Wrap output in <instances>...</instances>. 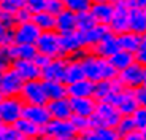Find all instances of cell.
<instances>
[{
	"instance_id": "6da1fadb",
	"label": "cell",
	"mask_w": 146,
	"mask_h": 140,
	"mask_svg": "<svg viewBox=\"0 0 146 140\" xmlns=\"http://www.w3.org/2000/svg\"><path fill=\"white\" fill-rule=\"evenodd\" d=\"M81 65H83L84 78H88L92 83H99L105 80H114L117 77V72L110 64L108 59L97 56L92 51H86L80 56Z\"/></svg>"
},
{
	"instance_id": "7a4b0ae2",
	"label": "cell",
	"mask_w": 146,
	"mask_h": 140,
	"mask_svg": "<svg viewBox=\"0 0 146 140\" xmlns=\"http://www.w3.org/2000/svg\"><path fill=\"white\" fill-rule=\"evenodd\" d=\"M35 48L38 54H43L49 59L60 57L64 56L62 53V40H60V33L56 30H46L41 32L38 40L35 43Z\"/></svg>"
},
{
	"instance_id": "3957f363",
	"label": "cell",
	"mask_w": 146,
	"mask_h": 140,
	"mask_svg": "<svg viewBox=\"0 0 146 140\" xmlns=\"http://www.w3.org/2000/svg\"><path fill=\"white\" fill-rule=\"evenodd\" d=\"M121 116L119 110L116 108V105L111 102H97L94 115L91 116L92 127L94 126H100V127H116V124L119 123Z\"/></svg>"
},
{
	"instance_id": "277c9868",
	"label": "cell",
	"mask_w": 146,
	"mask_h": 140,
	"mask_svg": "<svg viewBox=\"0 0 146 140\" xmlns=\"http://www.w3.org/2000/svg\"><path fill=\"white\" fill-rule=\"evenodd\" d=\"M19 97L27 105H46L48 97H46V92H44L43 80L40 78V80L24 81L22 89L19 92Z\"/></svg>"
},
{
	"instance_id": "5b68a950",
	"label": "cell",
	"mask_w": 146,
	"mask_h": 140,
	"mask_svg": "<svg viewBox=\"0 0 146 140\" xmlns=\"http://www.w3.org/2000/svg\"><path fill=\"white\" fill-rule=\"evenodd\" d=\"M24 102L21 97H2L0 99V123L13 126L19 118H22Z\"/></svg>"
},
{
	"instance_id": "8992f818",
	"label": "cell",
	"mask_w": 146,
	"mask_h": 140,
	"mask_svg": "<svg viewBox=\"0 0 146 140\" xmlns=\"http://www.w3.org/2000/svg\"><path fill=\"white\" fill-rule=\"evenodd\" d=\"M145 72L146 69L143 65L137 62H132L129 67H125L124 70L117 72V83H119L122 88H127V89H133L135 91L137 88L143 85V78H145Z\"/></svg>"
},
{
	"instance_id": "52a82bcc",
	"label": "cell",
	"mask_w": 146,
	"mask_h": 140,
	"mask_svg": "<svg viewBox=\"0 0 146 140\" xmlns=\"http://www.w3.org/2000/svg\"><path fill=\"white\" fill-rule=\"evenodd\" d=\"M41 30L38 29L32 19L24 22H18L13 26V43H21V45H35Z\"/></svg>"
},
{
	"instance_id": "ba28073f",
	"label": "cell",
	"mask_w": 146,
	"mask_h": 140,
	"mask_svg": "<svg viewBox=\"0 0 146 140\" xmlns=\"http://www.w3.org/2000/svg\"><path fill=\"white\" fill-rule=\"evenodd\" d=\"M129 13H130V3H129V0L114 2L113 18H111V21L108 24V29L114 35H119V33L129 30Z\"/></svg>"
},
{
	"instance_id": "9c48e42d",
	"label": "cell",
	"mask_w": 146,
	"mask_h": 140,
	"mask_svg": "<svg viewBox=\"0 0 146 140\" xmlns=\"http://www.w3.org/2000/svg\"><path fill=\"white\" fill-rule=\"evenodd\" d=\"M24 80L16 73V70L11 69L0 73V97H16L22 89Z\"/></svg>"
},
{
	"instance_id": "30bf717a",
	"label": "cell",
	"mask_w": 146,
	"mask_h": 140,
	"mask_svg": "<svg viewBox=\"0 0 146 140\" xmlns=\"http://www.w3.org/2000/svg\"><path fill=\"white\" fill-rule=\"evenodd\" d=\"M60 40H62L64 57H80L83 53L88 51L86 45H84V40H83V33L80 30L60 35Z\"/></svg>"
},
{
	"instance_id": "8fae6325",
	"label": "cell",
	"mask_w": 146,
	"mask_h": 140,
	"mask_svg": "<svg viewBox=\"0 0 146 140\" xmlns=\"http://www.w3.org/2000/svg\"><path fill=\"white\" fill-rule=\"evenodd\" d=\"M111 103L116 105V108L119 110V113L122 116H130L133 111L138 108V102L135 97V91L127 88H121L114 99L111 100Z\"/></svg>"
},
{
	"instance_id": "7c38bea8",
	"label": "cell",
	"mask_w": 146,
	"mask_h": 140,
	"mask_svg": "<svg viewBox=\"0 0 146 140\" xmlns=\"http://www.w3.org/2000/svg\"><path fill=\"white\" fill-rule=\"evenodd\" d=\"M43 134L48 137H51V139H54V140L76 135L70 119H49L43 126Z\"/></svg>"
},
{
	"instance_id": "4fadbf2b",
	"label": "cell",
	"mask_w": 146,
	"mask_h": 140,
	"mask_svg": "<svg viewBox=\"0 0 146 140\" xmlns=\"http://www.w3.org/2000/svg\"><path fill=\"white\" fill-rule=\"evenodd\" d=\"M122 86L117 83V80H105V81H99L94 86V99L97 102H111L114 99L119 89Z\"/></svg>"
},
{
	"instance_id": "5bb4252c",
	"label": "cell",
	"mask_w": 146,
	"mask_h": 140,
	"mask_svg": "<svg viewBox=\"0 0 146 140\" xmlns=\"http://www.w3.org/2000/svg\"><path fill=\"white\" fill-rule=\"evenodd\" d=\"M65 64L67 57H54L46 65L41 69V80L46 81H64V73H65Z\"/></svg>"
},
{
	"instance_id": "9a60e30c",
	"label": "cell",
	"mask_w": 146,
	"mask_h": 140,
	"mask_svg": "<svg viewBox=\"0 0 146 140\" xmlns=\"http://www.w3.org/2000/svg\"><path fill=\"white\" fill-rule=\"evenodd\" d=\"M46 107H48L49 115H51V119H70L73 115L68 97L48 100Z\"/></svg>"
},
{
	"instance_id": "2e32d148",
	"label": "cell",
	"mask_w": 146,
	"mask_h": 140,
	"mask_svg": "<svg viewBox=\"0 0 146 140\" xmlns=\"http://www.w3.org/2000/svg\"><path fill=\"white\" fill-rule=\"evenodd\" d=\"M75 30H78V15L64 8L59 15H56V32L65 35Z\"/></svg>"
},
{
	"instance_id": "e0dca14e",
	"label": "cell",
	"mask_w": 146,
	"mask_h": 140,
	"mask_svg": "<svg viewBox=\"0 0 146 140\" xmlns=\"http://www.w3.org/2000/svg\"><path fill=\"white\" fill-rule=\"evenodd\" d=\"M22 118H26V119H29V121H32V123H35V124L43 127V126L51 119V115L48 111L46 105H27V103H24Z\"/></svg>"
},
{
	"instance_id": "ac0fdd59",
	"label": "cell",
	"mask_w": 146,
	"mask_h": 140,
	"mask_svg": "<svg viewBox=\"0 0 146 140\" xmlns=\"http://www.w3.org/2000/svg\"><path fill=\"white\" fill-rule=\"evenodd\" d=\"M11 67L16 70V73L24 81L40 80L41 78V69L36 65L33 59L32 61H15Z\"/></svg>"
},
{
	"instance_id": "d6986e66",
	"label": "cell",
	"mask_w": 146,
	"mask_h": 140,
	"mask_svg": "<svg viewBox=\"0 0 146 140\" xmlns=\"http://www.w3.org/2000/svg\"><path fill=\"white\" fill-rule=\"evenodd\" d=\"M114 11V2H100V3H92L89 8V13L92 15L94 21L97 24L108 26Z\"/></svg>"
},
{
	"instance_id": "ffe728a7",
	"label": "cell",
	"mask_w": 146,
	"mask_h": 140,
	"mask_svg": "<svg viewBox=\"0 0 146 140\" xmlns=\"http://www.w3.org/2000/svg\"><path fill=\"white\" fill-rule=\"evenodd\" d=\"M129 30L135 32L141 37L146 35V8L132 7L129 13Z\"/></svg>"
},
{
	"instance_id": "44dd1931",
	"label": "cell",
	"mask_w": 146,
	"mask_h": 140,
	"mask_svg": "<svg viewBox=\"0 0 146 140\" xmlns=\"http://www.w3.org/2000/svg\"><path fill=\"white\" fill-rule=\"evenodd\" d=\"M78 140H121V135L114 127H100L94 126L89 131L80 134Z\"/></svg>"
},
{
	"instance_id": "7402d4cb",
	"label": "cell",
	"mask_w": 146,
	"mask_h": 140,
	"mask_svg": "<svg viewBox=\"0 0 146 140\" xmlns=\"http://www.w3.org/2000/svg\"><path fill=\"white\" fill-rule=\"evenodd\" d=\"M81 33H83V40H84V45H86V49L91 51V49L94 48V46H97L108 33H111V30L108 29V26L95 24L91 29H88L86 32H81Z\"/></svg>"
},
{
	"instance_id": "603a6c76",
	"label": "cell",
	"mask_w": 146,
	"mask_h": 140,
	"mask_svg": "<svg viewBox=\"0 0 146 140\" xmlns=\"http://www.w3.org/2000/svg\"><path fill=\"white\" fill-rule=\"evenodd\" d=\"M94 86H95V83L89 81L88 78L70 83V85H67V97L68 99H75V97H94Z\"/></svg>"
},
{
	"instance_id": "cb8c5ba5",
	"label": "cell",
	"mask_w": 146,
	"mask_h": 140,
	"mask_svg": "<svg viewBox=\"0 0 146 140\" xmlns=\"http://www.w3.org/2000/svg\"><path fill=\"white\" fill-rule=\"evenodd\" d=\"M70 105H72L73 115L91 118L97 107V100L94 97H75V99H70Z\"/></svg>"
},
{
	"instance_id": "d4e9b609",
	"label": "cell",
	"mask_w": 146,
	"mask_h": 140,
	"mask_svg": "<svg viewBox=\"0 0 146 140\" xmlns=\"http://www.w3.org/2000/svg\"><path fill=\"white\" fill-rule=\"evenodd\" d=\"M13 126H15L16 132L19 134V137L27 139V140H35L36 137H40L43 134V127L41 126L35 124V123L29 121L26 118H19Z\"/></svg>"
},
{
	"instance_id": "484cf974",
	"label": "cell",
	"mask_w": 146,
	"mask_h": 140,
	"mask_svg": "<svg viewBox=\"0 0 146 140\" xmlns=\"http://www.w3.org/2000/svg\"><path fill=\"white\" fill-rule=\"evenodd\" d=\"M13 62L15 61H32L36 56V48L35 45H21V43H13L8 46Z\"/></svg>"
},
{
	"instance_id": "4316f807",
	"label": "cell",
	"mask_w": 146,
	"mask_h": 140,
	"mask_svg": "<svg viewBox=\"0 0 146 140\" xmlns=\"http://www.w3.org/2000/svg\"><path fill=\"white\" fill-rule=\"evenodd\" d=\"M83 78H84V72H83V65H81L80 57H67L64 83L70 85V83H75V81L83 80Z\"/></svg>"
},
{
	"instance_id": "83f0119b",
	"label": "cell",
	"mask_w": 146,
	"mask_h": 140,
	"mask_svg": "<svg viewBox=\"0 0 146 140\" xmlns=\"http://www.w3.org/2000/svg\"><path fill=\"white\" fill-rule=\"evenodd\" d=\"M117 49H119V46H117V38H116V35L111 32V33H108V35H106V37L103 38L97 46H94L91 51L95 53L97 56L105 57V59H110Z\"/></svg>"
},
{
	"instance_id": "f1b7e54d",
	"label": "cell",
	"mask_w": 146,
	"mask_h": 140,
	"mask_svg": "<svg viewBox=\"0 0 146 140\" xmlns=\"http://www.w3.org/2000/svg\"><path fill=\"white\" fill-rule=\"evenodd\" d=\"M116 38H117V46H119V49L129 51V53H132V54L138 49L140 43H141V40H143L141 35H138V33H135V32H130V30L116 35Z\"/></svg>"
},
{
	"instance_id": "f546056e",
	"label": "cell",
	"mask_w": 146,
	"mask_h": 140,
	"mask_svg": "<svg viewBox=\"0 0 146 140\" xmlns=\"http://www.w3.org/2000/svg\"><path fill=\"white\" fill-rule=\"evenodd\" d=\"M43 86H44V92H46L48 100L67 97V85L64 81H46V80H43Z\"/></svg>"
},
{
	"instance_id": "4dcf8cb0",
	"label": "cell",
	"mask_w": 146,
	"mask_h": 140,
	"mask_svg": "<svg viewBox=\"0 0 146 140\" xmlns=\"http://www.w3.org/2000/svg\"><path fill=\"white\" fill-rule=\"evenodd\" d=\"M110 64L114 67L116 72H121V70H124L125 67H129L132 62H135L133 59V54L129 51H124V49H117L111 57H110Z\"/></svg>"
},
{
	"instance_id": "1f68e13d",
	"label": "cell",
	"mask_w": 146,
	"mask_h": 140,
	"mask_svg": "<svg viewBox=\"0 0 146 140\" xmlns=\"http://www.w3.org/2000/svg\"><path fill=\"white\" fill-rule=\"evenodd\" d=\"M32 21L38 26V29H40L41 32H46V30H56V16L51 15V13H48L46 10L32 15Z\"/></svg>"
},
{
	"instance_id": "d6a6232c",
	"label": "cell",
	"mask_w": 146,
	"mask_h": 140,
	"mask_svg": "<svg viewBox=\"0 0 146 140\" xmlns=\"http://www.w3.org/2000/svg\"><path fill=\"white\" fill-rule=\"evenodd\" d=\"M62 2H64V8L68 11H73L75 15L89 11V8L92 5L91 0H62Z\"/></svg>"
},
{
	"instance_id": "836d02e7",
	"label": "cell",
	"mask_w": 146,
	"mask_h": 140,
	"mask_svg": "<svg viewBox=\"0 0 146 140\" xmlns=\"http://www.w3.org/2000/svg\"><path fill=\"white\" fill-rule=\"evenodd\" d=\"M70 123H72L73 129L76 132V135L80 134L86 132L92 127V123H91V118H86V116H78V115H72V118H70Z\"/></svg>"
},
{
	"instance_id": "e575fe53",
	"label": "cell",
	"mask_w": 146,
	"mask_h": 140,
	"mask_svg": "<svg viewBox=\"0 0 146 140\" xmlns=\"http://www.w3.org/2000/svg\"><path fill=\"white\" fill-rule=\"evenodd\" d=\"M114 129L117 131V134L121 135V139L124 135H127V134H130L132 131H135V123H133V119H132V116H121L119 123L116 124V127Z\"/></svg>"
},
{
	"instance_id": "d590c367",
	"label": "cell",
	"mask_w": 146,
	"mask_h": 140,
	"mask_svg": "<svg viewBox=\"0 0 146 140\" xmlns=\"http://www.w3.org/2000/svg\"><path fill=\"white\" fill-rule=\"evenodd\" d=\"M26 2L27 0H2L0 2V10L10 15H15L16 11L26 8Z\"/></svg>"
},
{
	"instance_id": "8d00e7d4",
	"label": "cell",
	"mask_w": 146,
	"mask_h": 140,
	"mask_svg": "<svg viewBox=\"0 0 146 140\" xmlns=\"http://www.w3.org/2000/svg\"><path fill=\"white\" fill-rule=\"evenodd\" d=\"M13 45V27L0 21V48H8Z\"/></svg>"
},
{
	"instance_id": "74e56055",
	"label": "cell",
	"mask_w": 146,
	"mask_h": 140,
	"mask_svg": "<svg viewBox=\"0 0 146 140\" xmlns=\"http://www.w3.org/2000/svg\"><path fill=\"white\" fill-rule=\"evenodd\" d=\"M95 24H97V22L94 21V18H92V15L89 11H84V13H80V15H78V30H80V32H86V30L91 29Z\"/></svg>"
},
{
	"instance_id": "f35d334b",
	"label": "cell",
	"mask_w": 146,
	"mask_h": 140,
	"mask_svg": "<svg viewBox=\"0 0 146 140\" xmlns=\"http://www.w3.org/2000/svg\"><path fill=\"white\" fill-rule=\"evenodd\" d=\"M130 116H132V119H133V123H135V127L138 131H145L146 129V108L138 107Z\"/></svg>"
},
{
	"instance_id": "ab89813d",
	"label": "cell",
	"mask_w": 146,
	"mask_h": 140,
	"mask_svg": "<svg viewBox=\"0 0 146 140\" xmlns=\"http://www.w3.org/2000/svg\"><path fill=\"white\" fill-rule=\"evenodd\" d=\"M19 134L16 132L15 126L2 124L0 126V140H18Z\"/></svg>"
},
{
	"instance_id": "60d3db41",
	"label": "cell",
	"mask_w": 146,
	"mask_h": 140,
	"mask_svg": "<svg viewBox=\"0 0 146 140\" xmlns=\"http://www.w3.org/2000/svg\"><path fill=\"white\" fill-rule=\"evenodd\" d=\"M133 59H135L137 64H140V65H143L146 69V35L143 37L138 49L133 53Z\"/></svg>"
},
{
	"instance_id": "b9f144b4",
	"label": "cell",
	"mask_w": 146,
	"mask_h": 140,
	"mask_svg": "<svg viewBox=\"0 0 146 140\" xmlns=\"http://www.w3.org/2000/svg\"><path fill=\"white\" fill-rule=\"evenodd\" d=\"M26 10L30 15L40 13V11L46 10V0H27L26 2Z\"/></svg>"
},
{
	"instance_id": "7bdbcfd3",
	"label": "cell",
	"mask_w": 146,
	"mask_h": 140,
	"mask_svg": "<svg viewBox=\"0 0 146 140\" xmlns=\"http://www.w3.org/2000/svg\"><path fill=\"white\" fill-rule=\"evenodd\" d=\"M11 65H13V59L8 53V48H0V73L11 69Z\"/></svg>"
},
{
	"instance_id": "ee69618b",
	"label": "cell",
	"mask_w": 146,
	"mask_h": 140,
	"mask_svg": "<svg viewBox=\"0 0 146 140\" xmlns=\"http://www.w3.org/2000/svg\"><path fill=\"white\" fill-rule=\"evenodd\" d=\"M64 10V2L62 0H46V11L51 15H59Z\"/></svg>"
},
{
	"instance_id": "f6af8a7d",
	"label": "cell",
	"mask_w": 146,
	"mask_h": 140,
	"mask_svg": "<svg viewBox=\"0 0 146 140\" xmlns=\"http://www.w3.org/2000/svg\"><path fill=\"white\" fill-rule=\"evenodd\" d=\"M13 19H15V24H18V22H24V21L32 19V15H30L26 8H22V10L16 11L15 15H13Z\"/></svg>"
},
{
	"instance_id": "bcb514c9",
	"label": "cell",
	"mask_w": 146,
	"mask_h": 140,
	"mask_svg": "<svg viewBox=\"0 0 146 140\" xmlns=\"http://www.w3.org/2000/svg\"><path fill=\"white\" fill-rule=\"evenodd\" d=\"M135 97H137V102H138V107L146 108V88L140 86V88L135 89Z\"/></svg>"
},
{
	"instance_id": "7dc6e473",
	"label": "cell",
	"mask_w": 146,
	"mask_h": 140,
	"mask_svg": "<svg viewBox=\"0 0 146 140\" xmlns=\"http://www.w3.org/2000/svg\"><path fill=\"white\" fill-rule=\"evenodd\" d=\"M122 140H143V134H141V131L135 129V131H132L130 134L122 137Z\"/></svg>"
},
{
	"instance_id": "c3c4849f",
	"label": "cell",
	"mask_w": 146,
	"mask_h": 140,
	"mask_svg": "<svg viewBox=\"0 0 146 140\" xmlns=\"http://www.w3.org/2000/svg\"><path fill=\"white\" fill-rule=\"evenodd\" d=\"M33 61H35V64L40 67V69H43V67L46 65V64L49 62L51 59H49V57H46V56H43V54H38V53H36V56H35V59H33Z\"/></svg>"
},
{
	"instance_id": "681fc988",
	"label": "cell",
	"mask_w": 146,
	"mask_h": 140,
	"mask_svg": "<svg viewBox=\"0 0 146 140\" xmlns=\"http://www.w3.org/2000/svg\"><path fill=\"white\" fill-rule=\"evenodd\" d=\"M35 140H54V139H51V137H48V135H44V134H41V135L36 137Z\"/></svg>"
},
{
	"instance_id": "f907efd6",
	"label": "cell",
	"mask_w": 146,
	"mask_h": 140,
	"mask_svg": "<svg viewBox=\"0 0 146 140\" xmlns=\"http://www.w3.org/2000/svg\"><path fill=\"white\" fill-rule=\"evenodd\" d=\"M57 140H78V135H72V137H64V139H57Z\"/></svg>"
},
{
	"instance_id": "816d5d0a",
	"label": "cell",
	"mask_w": 146,
	"mask_h": 140,
	"mask_svg": "<svg viewBox=\"0 0 146 140\" xmlns=\"http://www.w3.org/2000/svg\"><path fill=\"white\" fill-rule=\"evenodd\" d=\"M92 3H100V2H113V0H91Z\"/></svg>"
},
{
	"instance_id": "f5cc1de1",
	"label": "cell",
	"mask_w": 146,
	"mask_h": 140,
	"mask_svg": "<svg viewBox=\"0 0 146 140\" xmlns=\"http://www.w3.org/2000/svg\"><path fill=\"white\" fill-rule=\"evenodd\" d=\"M143 88H146V72H145V78H143Z\"/></svg>"
},
{
	"instance_id": "db71d44e",
	"label": "cell",
	"mask_w": 146,
	"mask_h": 140,
	"mask_svg": "<svg viewBox=\"0 0 146 140\" xmlns=\"http://www.w3.org/2000/svg\"><path fill=\"white\" fill-rule=\"evenodd\" d=\"M18 140H27V139H22V137H19V139Z\"/></svg>"
},
{
	"instance_id": "11a10c76",
	"label": "cell",
	"mask_w": 146,
	"mask_h": 140,
	"mask_svg": "<svg viewBox=\"0 0 146 140\" xmlns=\"http://www.w3.org/2000/svg\"><path fill=\"white\" fill-rule=\"evenodd\" d=\"M113 2H122V0H113Z\"/></svg>"
},
{
	"instance_id": "9f6ffc18",
	"label": "cell",
	"mask_w": 146,
	"mask_h": 140,
	"mask_svg": "<svg viewBox=\"0 0 146 140\" xmlns=\"http://www.w3.org/2000/svg\"><path fill=\"white\" fill-rule=\"evenodd\" d=\"M0 126H2V123H0Z\"/></svg>"
},
{
	"instance_id": "6f0895ef",
	"label": "cell",
	"mask_w": 146,
	"mask_h": 140,
	"mask_svg": "<svg viewBox=\"0 0 146 140\" xmlns=\"http://www.w3.org/2000/svg\"><path fill=\"white\" fill-rule=\"evenodd\" d=\"M0 2H2V0H0Z\"/></svg>"
},
{
	"instance_id": "680465c9",
	"label": "cell",
	"mask_w": 146,
	"mask_h": 140,
	"mask_svg": "<svg viewBox=\"0 0 146 140\" xmlns=\"http://www.w3.org/2000/svg\"><path fill=\"white\" fill-rule=\"evenodd\" d=\"M121 140H122V139H121Z\"/></svg>"
}]
</instances>
